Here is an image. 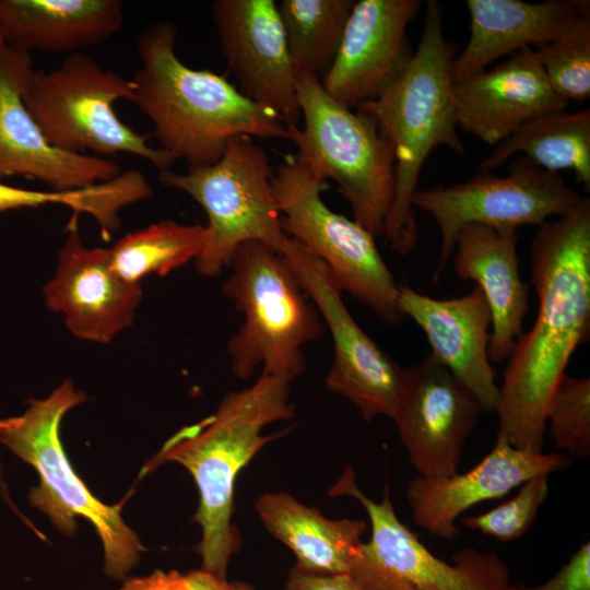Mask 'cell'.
Segmentation results:
<instances>
[{
    "mask_svg": "<svg viewBox=\"0 0 590 590\" xmlns=\"http://www.w3.org/2000/svg\"><path fill=\"white\" fill-rule=\"evenodd\" d=\"M119 0H0L7 45L30 52H78L122 28Z\"/></svg>",
    "mask_w": 590,
    "mask_h": 590,
    "instance_id": "obj_24",
    "label": "cell"
},
{
    "mask_svg": "<svg viewBox=\"0 0 590 590\" xmlns=\"http://www.w3.org/2000/svg\"><path fill=\"white\" fill-rule=\"evenodd\" d=\"M4 420H0V427L3 425Z\"/></svg>",
    "mask_w": 590,
    "mask_h": 590,
    "instance_id": "obj_39",
    "label": "cell"
},
{
    "mask_svg": "<svg viewBox=\"0 0 590 590\" xmlns=\"http://www.w3.org/2000/svg\"><path fill=\"white\" fill-rule=\"evenodd\" d=\"M284 590H362L347 574L320 575L291 569Z\"/></svg>",
    "mask_w": 590,
    "mask_h": 590,
    "instance_id": "obj_34",
    "label": "cell"
},
{
    "mask_svg": "<svg viewBox=\"0 0 590 590\" xmlns=\"http://www.w3.org/2000/svg\"><path fill=\"white\" fill-rule=\"evenodd\" d=\"M32 67L30 54L7 46L0 56V180L25 176L51 190L71 191L121 174L115 162L51 144L27 110L22 81Z\"/></svg>",
    "mask_w": 590,
    "mask_h": 590,
    "instance_id": "obj_17",
    "label": "cell"
},
{
    "mask_svg": "<svg viewBox=\"0 0 590 590\" xmlns=\"http://www.w3.org/2000/svg\"><path fill=\"white\" fill-rule=\"evenodd\" d=\"M223 293L243 314L227 342L234 376L262 371L291 382L306 371L303 346L326 332L322 318L284 257L259 241L238 246Z\"/></svg>",
    "mask_w": 590,
    "mask_h": 590,
    "instance_id": "obj_5",
    "label": "cell"
},
{
    "mask_svg": "<svg viewBox=\"0 0 590 590\" xmlns=\"http://www.w3.org/2000/svg\"><path fill=\"white\" fill-rule=\"evenodd\" d=\"M255 507L267 530L294 553L297 569L320 575L349 574L363 542L364 520L329 519L285 492L263 494Z\"/></svg>",
    "mask_w": 590,
    "mask_h": 590,
    "instance_id": "obj_25",
    "label": "cell"
},
{
    "mask_svg": "<svg viewBox=\"0 0 590 590\" xmlns=\"http://www.w3.org/2000/svg\"><path fill=\"white\" fill-rule=\"evenodd\" d=\"M206 241L205 225L163 220L129 233L109 248L114 270L126 281L164 276L196 260Z\"/></svg>",
    "mask_w": 590,
    "mask_h": 590,
    "instance_id": "obj_27",
    "label": "cell"
},
{
    "mask_svg": "<svg viewBox=\"0 0 590 590\" xmlns=\"http://www.w3.org/2000/svg\"><path fill=\"white\" fill-rule=\"evenodd\" d=\"M514 590H590V543L585 542L544 583L532 588L514 586Z\"/></svg>",
    "mask_w": 590,
    "mask_h": 590,
    "instance_id": "obj_33",
    "label": "cell"
},
{
    "mask_svg": "<svg viewBox=\"0 0 590 590\" xmlns=\"http://www.w3.org/2000/svg\"><path fill=\"white\" fill-rule=\"evenodd\" d=\"M546 430L573 458L590 456V379L564 375L546 411Z\"/></svg>",
    "mask_w": 590,
    "mask_h": 590,
    "instance_id": "obj_30",
    "label": "cell"
},
{
    "mask_svg": "<svg viewBox=\"0 0 590 590\" xmlns=\"http://www.w3.org/2000/svg\"><path fill=\"white\" fill-rule=\"evenodd\" d=\"M329 495L356 499L369 518L370 538L359 545L347 574L362 590H514L507 565L494 552L462 548L451 563L435 556L400 521L388 486L380 502L370 499L351 465Z\"/></svg>",
    "mask_w": 590,
    "mask_h": 590,
    "instance_id": "obj_11",
    "label": "cell"
},
{
    "mask_svg": "<svg viewBox=\"0 0 590 590\" xmlns=\"http://www.w3.org/2000/svg\"><path fill=\"white\" fill-rule=\"evenodd\" d=\"M548 492V475L532 477L519 486L512 498L484 514L468 516L462 522L500 541H514L531 529Z\"/></svg>",
    "mask_w": 590,
    "mask_h": 590,
    "instance_id": "obj_32",
    "label": "cell"
},
{
    "mask_svg": "<svg viewBox=\"0 0 590 590\" xmlns=\"http://www.w3.org/2000/svg\"><path fill=\"white\" fill-rule=\"evenodd\" d=\"M7 46H8V45H7V43H5V39H4V37H3L2 32H1V30H0V56H1V54L4 51V49L7 48Z\"/></svg>",
    "mask_w": 590,
    "mask_h": 590,
    "instance_id": "obj_38",
    "label": "cell"
},
{
    "mask_svg": "<svg viewBox=\"0 0 590 590\" xmlns=\"http://www.w3.org/2000/svg\"><path fill=\"white\" fill-rule=\"evenodd\" d=\"M22 98L48 141L60 149L105 158L131 154L160 172L175 163L115 113L117 101L132 102L130 80L104 69L86 54H69L48 71L28 68Z\"/></svg>",
    "mask_w": 590,
    "mask_h": 590,
    "instance_id": "obj_8",
    "label": "cell"
},
{
    "mask_svg": "<svg viewBox=\"0 0 590 590\" xmlns=\"http://www.w3.org/2000/svg\"><path fill=\"white\" fill-rule=\"evenodd\" d=\"M84 400V393L66 380L46 399L32 400L23 415L5 418L0 441L39 475V486L30 492L31 504L66 534L73 533L76 517L87 519L103 543L105 574L125 579L144 547L122 520L120 507L102 503L76 475L59 437L63 415Z\"/></svg>",
    "mask_w": 590,
    "mask_h": 590,
    "instance_id": "obj_6",
    "label": "cell"
},
{
    "mask_svg": "<svg viewBox=\"0 0 590 590\" xmlns=\"http://www.w3.org/2000/svg\"><path fill=\"white\" fill-rule=\"evenodd\" d=\"M399 306L425 333L430 354L477 400L482 412L495 411L499 386L488 357L492 314L480 287L439 299L400 285Z\"/></svg>",
    "mask_w": 590,
    "mask_h": 590,
    "instance_id": "obj_20",
    "label": "cell"
},
{
    "mask_svg": "<svg viewBox=\"0 0 590 590\" xmlns=\"http://www.w3.org/2000/svg\"><path fill=\"white\" fill-rule=\"evenodd\" d=\"M266 151L251 137L233 138L213 164L189 167L186 174L160 173V181L190 196L204 210L206 241L194 260L205 278L229 267L238 248L259 241L282 252L287 235L272 187Z\"/></svg>",
    "mask_w": 590,
    "mask_h": 590,
    "instance_id": "obj_10",
    "label": "cell"
},
{
    "mask_svg": "<svg viewBox=\"0 0 590 590\" xmlns=\"http://www.w3.org/2000/svg\"><path fill=\"white\" fill-rule=\"evenodd\" d=\"M234 590H256L255 587L250 583L244 581L232 582Z\"/></svg>",
    "mask_w": 590,
    "mask_h": 590,
    "instance_id": "obj_37",
    "label": "cell"
},
{
    "mask_svg": "<svg viewBox=\"0 0 590 590\" xmlns=\"http://www.w3.org/2000/svg\"><path fill=\"white\" fill-rule=\"evenodd\" d=\"M539 309L507 359L495 409L497 433L541 453L546 411L574 351L590 333V199L540 225L530 247Z\"/></svg>",
    "mask_w": 590,
    "mask_h": 590,
    "instance_id": "obj_1",
    "label": "cell"
},
{
    "mask_svg": "<svg viewBox=\"0 0 590 590\" xmlns=\"http://www.w3.org/2000/svg\"><path fill=\"white\" fill-rule=\"evenodd\" d=\"M458 128L496 146L523 123L569 103L552 88L534 48L517 51L503 63L453 81Z\"/></svg>",
    "mask_w": 590,
    "mask_h": 590,
    "instance_id": "obj_21",
    "label": "cell"
},
{
    "mask_svg": "<svg viewBox=\"0 0 590 590\" xmlns=\"http://www.w3.org/2000/svg\"><path fill=\"white\" fill-rule=\"evenodd\" d=\"M568 457L536 453L514 447L496 435L492 450L472 469L447 477L416 476L406 487V499L415 524L430 534L452 539L457 520L473 506L498 499L528 480L565 469Z\"/></svg>",
    "mask_w": 590,
    "mask_h": 590,
    "instance_id": "obj_19",
    "label": "cell"
},
{
    "mask_svg": "<svg viewBox=\"0 0 590 590\" xmlns=\"http://www.w3.org/2000/svg\"><path fill=\"white\" fill-rule=\"evenodd\" d=\"M177 28L152 24L137 38L132 103L151 120L158 149L189 167L210 165L236 137L290 140L286 123L247 98L224 75L196 70L176 55Z\"/></svg>",
    "mask_w": 590,
    "mask_h": 590,
    "instance_id": "obj_2",
    "label": "cell"
},
{
    "mask_svg": "<svg viewBox=\"0 0 590 590\" xmlns=\"http://www.w3.org/2000/svg\"><path fill=\"white\" fill-rule=\"evenodd\" d=\"M62 204L75 213H87L101 225H109L118 211V188L114 181L97 184L80 190L37 191L17 188L0 181V212L37 208L43 204Z\"/></svg>",
    "mask_w": 590,
    "mask_h": 590,
    "instance_id": "obj_31",
    "label": "cell"
},
{
    "mask_svg": "<svg viewBox=\"0 0 590 590\" xmlns=\"http://www.w3.org/2000/svg\"><path fill=\"white\" fill-rule=\"evenodd\" d=\"M212 16L238 90L286 126H297V75L275 1L217 0Z\"/></svg>",
    "mask_w": 590,
    "mask_h": 590,
    "instance_id": "obj_15",
    "label": "cell"
},
{
    "mask_svg": "<svg viewBox=\"0 0 590 590\" xmlns=\"http://www.w3.org/2000/svg\"><path fill=\"white\" fill-rule=\"evenodd\" d=\"M516 155L548 172L571 170L589 189L590 109L558 110L530 119L497 144L479 168L493 172Z\"/></svg>",
    "mask_w": 590,
    "mask_h": 590,
    "instance_id": "obj_26",
    "label": "cell"
},
{
    "mask_svg": "<svg viewBox=\"0 0 590 590\" xmlns=\"http://www.w3.org/2000/svg\"><path fill=\"white\" fill-rule=\"evenodd\" d=\"M453 59L441 5L428 0L420 42L408 66L377 98L355 108L370 118L393 150L394 196L384 236L401 256L411 252L417 240L412 197L426 160L438 146L464 154L452 101Z\"/></svg>",
    "mask_w": 590,
    "mask_h": 590,
    "instance_id": "obj_4",
    "label": "cell"
},
{
    "mask_svg": "<svg viewBox=\"0 0 590 590\" xmlns=\"http://www.w3.org/2000/svg\"><path fill=\"white\" fill-rule=\"evenodd\" d=\"M118 590H188L186 574L177 570H155L154 573L126 579Z\"/></svg>",
    "mask_w": 590,
    "mask_h": 590,
    "instance_id": "obj_35",
    "label": "cell"
},
{
    "mask_svg": "<svg viewBox=\"0 0 590 590\" xmlns=\"http://www.w3.org/2000/svg\"><path fill=\"white\" fill-rule=\"evenodd\" d=\"M188 590H234L232 582L201 568L186 574Z\"/></svg>",
    "mask_w": 590,
    "mask_h": 590,
    "instance_id": "obj_36",
    "label": "cell"
},
{
    "mask_svg": "<svg viewBox=\"0 0 590 590\" xmlns=\"http://www.w3.org/2000/svg\"><path fill=\"white\" fill-rule=\"evenodd\" d=\"M304 129L287 126L297 155L322 180L339 186L353 220L384 235L394 196V154L366 115L333 99L314 74L297 75Z\"/></svg>",
    "mask_w": 590,
    "mask_h": 590,
    "instance_id": "obj_7",
    "label": "cell"
},
{
    "mask_svg": "<svg viewBox=\"0 0 590 590\" xmlns=\"http://www.w3.org/2000/svg\"><path fill=\"white\" fill-rule=\"evenodd\" d=\"M285 234L321 259L341 288L378 319L399 324L400 285L380 255L375 236L322 199L327 182L296 154L284 157L272 177Z\"/></svg>",
    "mask_w": 590,
    "mask_h": 590,
    "instance_id": "obj_9",
    "label": "cell"
},
{
    "mask_svg": "<svg viewBox=\"0 0 590 590\" xmlns=\"http://www.w3.org/2000/svg\"><path fill=\"white\" fill-rule=\"evenodd\" d=\"M281 255L331 334L333 359L327 388L351 401L366 422L378 415L392 418L405 386L406 368L358 326L321 259L291 237Z\"/></svg>",
    "mask_w": 590,
    "mask_h": 590,
    "instance_id": "obj_13",
    "label": "cell"
},
{
    "mask_svg": "<svg viewBox=\"0 0 590 590\" xmlns=\"http://www.w3.org/2000/svg\"><path fill=\"white\" fill-rule=\"evenodd\" d=\"M481 412L477 400L432 354L406 368L392 420L420 476L440 479L458 472Z\"/></svg>",
    "mask_w": 590,
    "mask_h": 590,
    "instance_id": "obj_14",
    "label": "cell"
},
{
    "mask_svg": "<svg viewBox=\"0 0 590 590\" xmlns=\"http://www.w3.org/2000/svg\"><path fill=\"white\" fill-rule=\"evenodd\" d=\"M554 92L567 103L590 96V7L555 39L535 48Z\"/></svg>",
    "mask_w": 590,
    "mask_h": 590,
    "instance_id": "obj_29",
    "label": "cell"
},
{
    "mask_svg": "<svg viewBox=\"0 0 590 590\" xmlns=\"http://www.w3.org/2000/svg\"><path fill=\"white\" fill-rule=\"evenodd\" d=\"M355 0H282L279 12L296 72L320 81L330 69Z\"/></svg>",
    "mask_w": 590,
    "mask_h": 590,
    "instance_id": "obj_28",
    "label": "cell"
},
{
    "mask_svg": "<svg viewBox=\"0 0 590 590\" xmlns=\"http://www.w3.org/2000/svg\"><path fill=\"white\" fill-rule=\"evenodd\" d=\"M421 7V0L355 1L321 80L326 92L351 109L384 93L414 54L406 31Z\"/></svg>",
    "mask_w": 590,
    "mask_h": 590,
    "instance_id": "obj_16",
    "label": "cell"
},
{
    "mask_svg": "<svg viewBox=\"0 0 590 590\" xmlns=\"http://www.w3.org/2000/svg\"><path fill=\"white\" fill-rule=\"evenodd\" d=\"M291 381L261 371L249 387L228 392L216 411L180 428L145 467L176 462L192 475L200 495L194 521L202 538L197 546L201 569L226 578L241 540L233 522L235 482L239 472L270 441L286 430L263 435V428L295 415Z\"/></svg>",
    "mask_w": 590,
    "mask_h": 590,
    "instance_id": "obj_3",
    "label": "cell"
},
{
    "mask_svg": "<svg viewBox=\"0 0 590 590\" xmlns=\"http://www.w3.org/2000/svg\"><path fill=\"white\" fill-rule=\"evenodd\" d=\"M518 239L515 229L469 224L460 231L452 253L453 272L463 281L475 282L491 309V363L510 357L529 311L530 287L520 275Z\"/></svg>",
    "mask_w": 590,
    "mask_h": 590,
    "instance_id": "obj_22",
    "label": "cell"
},
{
    "mask_svg": "<svg viewBox=\"0 0 590 590\" xmlns=\"http://www.w3.org/2000/svg\"><path fill=\"white\" fill-rule=\"evenodd\" d=\"M67 232L56 273L44 286L46 306L64 316L76 338L108 343L132 324L141 286L114 270L109 249L82 243L75 219Z\"/></svg>",
    "mask_w": 590,
    "mask_h": 590,
    "instance_id": "obj_18",
    "label": "cell"
},
{
    "mask_svg": "<svg viewBox=\"0 0 590 590\" xmlns=\"http://www.w3.org/2000/svg\"><path fill=\"white\" fill-rule=\"evenodd\" d=\"M470 36L453 59L452 78L474 75L497 59L539 48L560 35L590 7L588 0H468Z\"/></svg>",
    "mask_w": 590,
    "mask_h": 590,
    "instance_id": "obj_23",
    "label": "cell"
},
{
    "mask_svg": "<svg viewBox=\"0 0 590 590\" xmlns=\"http://www.w3.org/2000/svg\"><path fill=\"white\" fill-rule=\"evenodd\" d=\"M580 198L559 174L517 156L504 176L480 170L467 181L452 186L417 189L412 206L428 213L438 226L441 246L434 272L437 281L464 226L480 224L496 231L540 226L554 215L560 217L568 213Z\"/></svg>",
    "mask_w": 590,
    "mask_h": 590,
    "instance_id": "obj_12",
    "label": "cell"
}]
</instances>
